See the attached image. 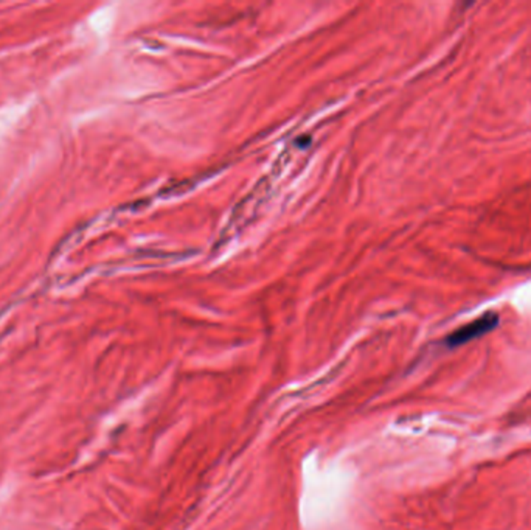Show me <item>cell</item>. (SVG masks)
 <instances>
[{
  "mask_svg": "<svg viewBox=\"0 0 531 530\" xmlns=\"http://www.w3.org/2000/svg\"><path fill=\"white\" fill-rule=\"evenodd\" d=\"M500 322V318L498 313L490 311L480 318L474 319L473 322H468L463 327L457 328L456 331H452L451 335L446 338V345L451 348H456L460 345H465L468 342H473L478 338H482L488 333H491L494 328H498V325Z\"/></svg>",
  "mask_w": 531,
  "mask_h": 530,
  "instance_id": "6da1fadb",
  "label": "cell"
}]
</instances>
